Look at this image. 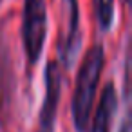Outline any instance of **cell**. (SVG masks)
<instances>
[{
    "mask_svg": "<svg viewBox=\"0 0 132 132\" xmlns=\"http://www.w3.org/2000/svg\"><path fill=\"white\" fill-rule=\"evenodd\" d=\"M94 13L101 33H109L116 18V0H94Z\"/></svg>",
    "mask_w": 132,
    "mask_h": 132,
    "instance_id": "6",
    "label": "cell"
},
{
    "mask_svg": "<svg viewBox=\"0 0 132 132\" xmlns=\"http://www.w3.org/2000/svg\"><path fill=\"white\" fill-rule=\"evenodd\" d=\"M47 0H24L22 11V44L27 69L31 71L42 58L47 40Z\"/></svg>",
    "mask_w": 132,
    "mask_h": 132,
    "instance_id": "2",
    "label": "cell"
},
{
    "mask_svg": "<svg viewBox=\"0 0 132 132\" xmlns=\"http://www.w3.org/2000/svg\"><path fill=\"white\" fill-rule=\"evenodd\" d=\"M119 132H132L130 130V116H128V112H127V116H125V119H123V123L119 127Z\"/></svg>",
    "mask_w": 132,
    "mask_h": 132,
    "instance_id": "7",
    "label": "cell"
},
{
    "mask_svg": "<svg viewBox=\"0 0 132 132\" xmlns=\"http://www.w3.org/2000/svg\"><path fill=\"white\" fill-rule=\"evenodd\" d=\"M105 69V47L101 44H94L83 54L76 74V85L71 100V114L72 127L76 132H87L89 121L94 107V98L98 92L100 78Z\"/></svg>",
    "mask_w": 132,
    "mask_h": 132,
    "instance_id": "1",
    "label": "cell"
},
{
    "mask_svg": "<svg viewBox=\"0 0 132 132\" xmlns=\"http://www.w3.org/2000/svg\"><path fill=\"white\" fill-rule=\"evenodd\" d=\"M65 13V31L58 38V58L63 69H72L80 47H81V31H80V2L78 0H62Z\"/></svg>",
    "mask_w": 132,
    "mask_h": 132,
    "instance_id": "4",
    "label": "cell"
},
{
    "mask_svg": "<svg viewBox=\"0 0 132 132\" xmlns=\"http://www.w3.org/2000/svg\"><path fill=\"white\" fill-rule=\"evenodd\" d=\"M44 80H45V94L38 112L36 132H54L58 107H60L62 92H63V74L60 69V62L51 60L45 65Z\"/></svg>",
    "mask_w": 132,
    "mask_h": 132,
    "instance_id": "3",
    "label": "cell"
},
{
    "mask_svg": "<svg viewBox=\"0 0 132 132\" xmlns=\"http://www.w3.org/2000/svg\"><path fill=\"white\" fill-rule=\"evenodd\" d=\"M123 4H125V6H128V4H130V0H123Z\"/></svg>",
    "mask_w": 132,
    "mask_h": 132,
    "instance_id": "8",
    "label": "cell"
},
{
    "mask_svg": "<svg viewBox=\"0 0 132 132\" xmlns=\"http://www.w3.org/2000/svg\"><path fill=\"white\" fill-rule=\"evenodd\" d=\"M2 2H4V0H0V6H2Z\"/></svg>",
    "mask_w": 132,
    "mask_h": 132,
    "instance_id": "9",
    "label": "cell"
},
{
    "mask_svg": "<svg viewBox=\"0 0 132 132\" xmlns=\"http://www.w3.org/2000/svg\"><path fill=\"white\" fill-rule=\"evenodd\" d=\"M118 105H119V98L116 85L114 81H107L101 90L100 103L96 107L92 121H89L90 127L87 132H112V123L118 114Z\"/></svg>",
    "mask_w": 132,
    "mask_h": 132,
    "instance_id": "5",
    "label": "cell"
}]
</instances>
